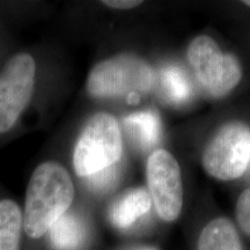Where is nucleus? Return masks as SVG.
<instances>
[{
  "label": "nucleus",
  "instance_id": "nucleus-1",
  "mask_svg": "<svg viewBox=\"0 0 250 250\" xmlns=\"http://www.w3.org/2000/svg\"><path fill=\"white\" fill-rule=\"evenodd\" d=\"M74 198L70 174L62 165L48 161L31 175L26 191L23 230L31 239H39L67 212Z\"/></svg>",
  "mask_w": 250,
  "mask_h": 250
},
{
  "label": "nucleus",
  "instance_id": "nucleus-2",
  "mask_svg": "<svg viewBox=\"0 0 250 250\" xmlns=\"http://www.w3.org/2000/svg\"><path fill=\"white\" fill-rule=\"evenodd\" d=\"M156 85L153 68L143 59L123 54L100 62L90 71L87 89L95 98L148 93Z\"/></svg>",
  "mask_w": 250,
  "mask_h": 250
},
{
  "label": "nucleus",
  "instance_id": "nucleus-3",
  "mask_svg": "<svg viewBox=\"0 0 250 250\" xmlns=\"http://www.w3.org/2000/svg\"><path fill=\"white\" fill-rule=\"evenodd\" d=\"M123 151L120 125L111 115L99 112L87 122L73 153L78 176L87 177L117 164Z\"/></svg>",
  "mask_w": 250,
  "mask_h": 250
},
{
  "label": "nucleus",
  "instance_id": "nucleus-4",
  "mask_svg": "<svg viewBox=\"0 0 250 250\" xmlns=\"http://www.w3.org/2000/svg\"><path fill=\"white\" fill-rule=\"evenodd\" d=\"M188 61L199 86L214 98L227 95L242 78L237 58L232 54H224L210 36H198L190 43Z\"/></svg>",
  "mask_w": 250,
  "mask_h": 250
},
{
  "label": "nucleus",
  "instance_id": "nucleus-5",
  "mask_svg": "<svg viewBox=\"0 0 250 250\" xmlns=\"http://www.w3.org/2000/svg\"><path fill=\"white\" fill-rule=\"evenodd\" d=\"M250 160V129L240 121L221 125L203 153V167L212 177L229 181L245 173Z\"/></svg>",
  "mask_w": 250,
  "mask_h": 250
},
{
  "label": "nucleus",
  "instance_id": "nucleus-6",
  "mask_svg": "<svg viewBox=\"0 0 250 250\" xmlns=\"http://www.w3.org/2000/svg\"><path fill=\"white\" fill-rule=\"evenodd\" d=\"M36 65L29 54L14 55L0 73V134L14 126L29 103L35 86Z\"/></svg>",
  "mask_w": 250,
  "mask_h": 250
},
{
  "label": "nucleus",
  "instance_id": "nucleus-7",
  "mask_svg": "<svg viewBox=\"0 0 250 250\" xmlns=\"http://www.w3.org/2000/svg\"><path fill=\"white\" fill-rule=\"evenodd\" d=\"M147 184L156 212L165 221L179 218L183 206V186L176 159L166 149H158L148 158Z\"/></svg>",
  "mask_w": 250,
  "mask_h": 250
},
{
  "label": "nucleus",
  "instance_id": "nucleus-8",
  "mask_svg": "<svg viewBox=\"0 0 250 250\" xmlns=\"http://www.w3.org/2000/svg\"><path fill=\"white\" fill-rule=\"evenodd\" d=\"M152 198L144 188L131 189L112 203L109 208V218L114 226L127 229L151 210Z\"/></svg>",
  "mask_w": 250,
  "mask_h": 250
},
{
  "label": "nucleus",
  "instance_id": "nucleus-9",
  "mask_svg": "<svg viewBox=\"0 0 250 250\" xmlns=\"http://www.w3.org/2000/svg\"><path fill=\"white\" fill-rule=\"evenodd\" d=\"M124 129L134 145L147 151L155 147L161 139V121L155 111L134 112L124 120Z\"/></svg>",
  "mask_w": 250,
  "mask_h": 250
},
{
  "label": "nucleus",
  "instance_id": "nucleus-10",
  "mask_svg": "<svg viewBox=\"0 0 250 250\" xmlns=\"http://www.w3.org/2000/svg\"><path fill=\"white\" fill-rule=\"evenodd\" d=\"M50 240L57 250H79L86 241L87 228L74 213H65L49 229Z\"/></svg>",
  "mask_w": 250,
  "mask_h": 250
},
{
  "label": "nucleus",
  "instance_id": "nucleus-11",
  "mask_svg": "<svg viewBox=\"0 0 250 250\" xmlns=\"http://www.w3.org/2000/svg\"><path fill=\"white\" fill-rule=\"evenodd\" d=\"M198 250H242L232 221L226 218L212 220L199 236Z\"/></svg>",
  "mask_w": 250,
  "mask_h": 250
},
{
  "label": "nucleus",
  "instance_id": "nucleus-12",
  "mask_svg": "<svg viewBox=\"0 0 250 250\" xmlns=\"http://www.w3.org/2000/svg\"><path fill=\"white\" fill-rule=\"evenodd\" d=\"M23 215L11 199L0 201V250H20Z\"/></svg>",
  "mask_w": 250,
  "mask_h": 250
},
{
  "label": "nucleus",
  "instance_id": "nucleus-13",
  "mask_svg": "<svg viewBox=\"0 0 250 250\" xmlns=\"http://www.w3.org/2000/svg\"><path fill=\"white\" fill-rule=\"evenodd\" d=\"M159 80L162 94L170 103L181 104L192 96V86L189 77L180 66H165L159 73Z\"/></svg>",
  "mask_w": 250,
  "mask_h": 250
},
{
  "label": "nucleus",
  "instance_id": "nucleus-14",
  "mask_svg": "<svg viewBox=\"0 0 250 250\" xmlns=\"http://www.w3.org/2000/svg\"><path fill=\"white\" fill-rule=\"evenodd\" d=\"M120 176L121 167L117 162L98 173L87 176V186L96 192H107L118 183Z\"/></svg>",
  "mask_w": 250,
  "mask_h": 250
},
{
  "label": "nucleus",
  "instance_id": "nucleus-15",
  "mask_svg": "<svg viewBox=\"0 0 250 250\" xmlns=\"http://www.w3.org/2000/svg\"><path fill=\"white\" fill-rule=\"evenodd\" d=\"M236 219L243 232L250 236V188L245 190L237 199Z\"/></svg>",
  "mask_w": 250,
  "mask_h": 250
},
{
  "label": "nucleus",
  "instance_id": "nucleus-16",
  "mask_svg": "<svg viewBox=\"0 0 250 250\" xmlns=\"http://www.w3.org/2000/svg\"><path fill=\"white\" fill-rule=\"evenodd\" d=\"M103 4L108 6V7L116 9H130L142 5L143 1H134V0H124V1L112 0V1H110V0H105V1H103Z\"/></svg>",
  "mask_w": 250,
  "mask_h": 250
},
{
  "label": "nucleus",
  "instance_id": "nucleus-17",
  "mask_svg": "<svg viewBox=\"0 0 250 250\" xmlns=\"http://www.w3.org/2000/svg\"><path fill=\"white\" fill-rule=\"evenodd\" d=\"M129 250H158V249L153 248V247H136V248H132Z\"/></svg>",
  "mask_w": 250,
  "mask_h": 250
},
{
  "label": "nucleus",
  "instance_id": "nucleus-18",
  "mask_svg": "<svg viewBox=\"0 0 250 250\" xmlns=\"http://www.w3.org/2000/svg\"><path fill=\"white\" fill-rule=\"evenodd\" d=\"M243 4L249 6V7H250V0H246V1H243Z\"/></svg>",
  "mask_w": 250,
  "mask_h": 250
}]
</instances>
